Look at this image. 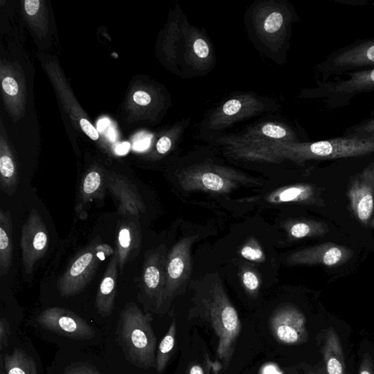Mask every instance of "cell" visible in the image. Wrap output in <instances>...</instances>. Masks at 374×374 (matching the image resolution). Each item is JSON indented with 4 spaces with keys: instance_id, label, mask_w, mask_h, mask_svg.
<instances>
[{
    "instance_id": "cell-1",
    "label": "cell",
    "mask_w": 374,
    "mask_h": 374,
    "mask_svg": "<svg viewBox=\"0 0 374 374\" xmlns=\"http://www.w3.org/2000/svg\"><path fill=\"white\" fill-rule=\"evenodd\" d=\"M192 303L189 320L206 323L212 330L218 340L216 358L222 368L227 370L233 358L241 331L236 309L220 282L212 283L203 291H196Z\"/></svg>"
},
{
    "instance_id": "cell-2",
    "label": "cell",
    "mask_w": 374,
    "mask_h": 374,
    "mask_svg": "<svg viewBox=\"0 0 374 374\" xmlns=\"http://www.w3.org/2000/svg\"><path fill=\"white\" fill-rule=\"evenodd\" d=\"M152 318L134 303L127 304L120 313L118 342L127 360L140 368L156 367V337Z\"/></svg>"
},
{
    "instance_id": "cell-3",
    "label": "cell",
    "mask_w": 374,
    "mask_h": 374,
    "mask_svg": "<svg viewBox=\"0 0 374 374\" xmlns=\"http://www.w3.org/2000/svg\"><path fill=\"white\" fill-rule=\"evenodd\" d=\"M318 86L308 94L320 99L329 110L347 106L355 96L374 92V69L349 72L326 81H318Z\"/></svg>"
},
{
    "instance_id": "cell-4",
    "label": "cell",
    "mask_w": 374,
    "mask_h": 374,
    "mask_svg": "<svg viewBox=\"0 0 374 374\" xmlns=\"http://www.w3.org/2000/svg\"><path fill=\"white\" fill-rule=\"evenodd\" d=\"M370 69H374V38L356 40L337 48L318 65L321 81Z\"/></svg>"
},
{
    "instance_id": "cell-5",
    "label": "cell",
    "mask_w": 374,
    "mask_h": 374,
    "mask_svg": "<svg viewBox=\"0 0 374 374\" xmlns=\"http://www.w3.org/2000/svg\"><path fill=\"white\" fill-rule=\"evenodd\" d=\"M112 253V249L101 243L92 244L72 260L57 282L58 291L68 298L81 293L90 284L101 261Z\"/></svg>"
},
{
    "instance_id": "cell-6",
    "label": "cell",
    "mask_w": 374,
    "mask_h": 374,
    "mask_svg": "<svg viewBox=\"0 0 374 374\" xmlns=\"http://www.w3.org/2000/svg\"><path fill=\"white\" fill-rule=\"evenodd\" d=\"M178 183L187 191L227 194L240 187L255 186L258 183L232 172L207 167L184 173L179 177Z\"/></svg>"
},
{
    "instance_id": "cell-7",
    "label": "cell",
    "mask_w": 374,
    "mask_h": 374,
    "mask_svg": "<svg viewBox=\"0 0 374 374\" xmlns=\"http://www.w3.org/2000/svg\"><path fill=\"white\" fill-rule=\"evenodd\" d=\"M196 239V237L183 238L174 245L167 256L163 313L168 309L172 301L189 278L191 273V249Z\"/></svg>"
},
{
    "instance_id": "cell-8",
    "label": "cell",
    "mask_w": 374,
    "mask_h": 374,
    "mask_svg": "<svg viewBox=\"0 0 374 374\" xmlns=\"http://www.w3.org/2000/svg\"><path fill=\"white\" fill-rule=\"evenodd\" d=\"M43 329L74 340H90L95 330L74 311L60 307L48 308L37 318Z\"/></svg>"
},
{
    "instance_id": "cell-9",
    "label": "cell",
    "mask_w": 374,
    "mask_h": 374,
    "mask_svg": "<svg viewBox=\"0 0 374 374\" xmlns=\"http://www.w3.org/2000/svg\"><path fill=\"white\" fill-rule=\"evenodd\" d=\"M50 236L39 211L32 209L22 227L21 248L24 272L31 275L36 263L46 254Z\"/></svg>"
},
{
    "instance_id": "cell-10",
    "label": "cell",
    "mask_w": 374,
    "mask_h": 374,
    "mask_svg": "<svg viewBox=\"0 0 374 374\" xmlns=\"http://www.w3.org/2000/svg\"><path fill=\"white\" fill-rule=\"evenodd\" d=\"M166 248L165 245L146 253L142 273V288L149 299L152 310L163 311L166 287Z\"/></svg>"
},
{
    "instance_id": "cell-11",
    "label": "cell",
    "mask_w": 374,
    "mask_h": 374,
    "mask_svg": "<svg viewBox=\"0 0 374 374\" xmlns=\"http://www.w3.org/2000/svg\"><path fill=\"white\" fill-rule=\"evenodd\" d=\"M269 326L274 339L283 345H300L308 340L305 316L292 305L275 310L270 318Z\"/></svg>"
},
{
    "instance_id": "cell-12",
    "label": "cell",
    "mask_w": 374,
    "mask_h": 374,
    "mask_svg": "<svg viewBox=\"0 0 374 374\" xmlns=\"http://www.w3.org/2000/svg\"><path fill=\"white\" fill-rule=\"evenodd\" d=\"M354 256L351 249L333 243H325L307 247L292 253L287 258L291 265L339 267L351 260Z\"/></svg>"
},
{
    "instance_id": "cell-13",
    "label": "cell",
    "mask_w": 374,
    "mask_h": 374,
    "mask_svg": "<svg viewBox=\"0 0 374 374\" xmlns=\"http://www.w3.org/2000/svg\"><path fill=\"white\" fill-rule=\"evenodd\" d=\"M107 187L117 202L118 213L124 218L138 217L146 212V206L136 186L128 180L120 177H110Z\"/></svg>"
},
{
    "instance_id": "cell-14",
    "label": "cell",
    "mask_w": 374,
    "mask_h": 374,
    "mask_svg": "<svg viewBox=\"0 0 374 374\" xmlns=\"http://www.w3.org/2000/svg\"><path fill=\"white\" fill-rule=\"evenodd\" d=\"M138 217L124 218L118 227L116 256L118 269L123 273L125 264L139 254L141 246V229Z\"/></svg>"
},
{
    "instance_id": "cell-15",
    "label": "cell",
    "mask_w": 374,
    "mask_h": 374,
    "mask_svg": "<svg viewBox=\"0 0 374 374\" xmlns=\"http://www.w3.org/2000/svg\"><path fill=\"white\" fill-rule=\"evenodd\" d=\"M348 197L356 218L369 225L374 210V187L358 174L352 179Z\"/></svg>"
},
{
    "instance_id": "cell-16",
    "label": "cell",
    "mask_w": 374,
    "mask_h": 374,
    "mask_svg": "<svg viewBox=\"0 0 374 374\" xmlns=\"http://www.w3.org/2000/svg\"><path fill=\"white\" fill-rule=\"evenodd\" d=\"M265 200L273 204L298 203L309 206H324L320 191L311 185L300 184L281 187L270 193Z\"/></svg>"
},
{
    "instance_id": "cell-17",
    "label": "cell",
    "mask_w": 374,
    "mask_h": 374,
    "mask_svg": "<svg viewBox=\"0 0 374 374\" xmlns=\"http://www.w3.org/2000/svg\"><path fill=\"white\" fill-rule=\"evenodd\" d=\"M118 262L114 255L104 273L95 300L96 311L103 318L110 317L114 311L117 294Z\"/></svg>"
},
{
    "instance_id": "cell-18",
    "label": "cell",
    "mask_w": 374,
    "mask_h": 374,
    "mask_svg": "<svg viewBox=\"0 0 374 374\" xmlns=\"http://www.w3.org/2000/svg\"><path fill=\"white\" fill-rule=\"evenodd\" d=\"M324 366L327 374H346L343 349L339 336L333 329L325 333L322 348Z\"/></svg>"
},
{
    "instance_id": "cell-19",
    "label": "cell",
    "mask_w": 374,
    "mask_h": 374,
    "mask_svg": "<svg viewBox=\"0 0 374 374\" xmlns=\"http://www.w3.org/2000/svg\"><path fill=\"white\" fill-rule=\"evenodd\" d=\"M13 220L10 211L0 210V276L6 275L14 254Z\"/></svg>"
},
{
    "instance_id": "cell-20",
    "label": "cell",
    "mask_w": 374,
    "mask_h": 374,
    "mask_svg": "<svg viewBox=\"0 0 374 374\" xmlns=\"http://www.w3.org/2000/svg\"><path fill=\"white\" fill-rule=\"evenodd\" d=\"M284 227L288 238L291 240L322 237L329 231L326 224L311 220H289Z\"/></svg>"
},
{
    "instance_id": "cell-21",
    "label": "cell",
    "mask_w": 374,
    "mask_h": 374,
    "mask_svg": "<svg viewBox=\"0 0 374 374\" xmlns=\"http://www.w3.org/2000/svg\"><path fill=\"white\" fill-rule=\"evenodd\" d=\"M105 185L107 182H105L103 175L98 171L93 170L84 176L80 187L77 211H81L89 202L103 198Z\"/></svg>"
},
{
    "instance_id": "cell-22",
    "label": "cell",
    "mask_w": 374,
    "mask_h": 374,
    "mask_svg": "<svg viewBox=\"0 0 374 374\" xmlns=\"http://www.w3.org/2000/svg\"><path fill=\"white\" fill-rule=\"evenodd\" d=\"M3 358L6 374H38L34 360L21 349H15Z\"/></svg>"
},
{
    "instance_id": "cell-23",
    "label": "cell",
    "mask_w": 374,
    "mask_h": 374,
    "mask_svg": "<svg viewBox=\"0 0 374 374\" xmlns=\"http://www.w3.org/2000/svg\"><path fill=\"white\" fill-rule=\"evenodd\" d=\"M176 322L174 320L167 332L161 341L156 356V369L158 373H163L170 360L176 344Z\"/></svg>"
},
{
    "instance_id": "cell-24",
    "label": "cell",
    "mask_w": 374,
    "mask_h": 374,
    "mask_svg": "<svg viewBox=\"0 0 374 374\" xmlns=\"http://www.w3.org/2000/svg\"><path fill=\"white\" fill-rule=\"evenodd\" d=\"M343 137L374 141V111L357 124L347 127Z\"/></svg>"
},
{
    "instance_id": "cell-25",
    "label": "cell",
    "mask_w": 374,
    "mask_h": 374,
    "mask_svg": "<svg viewBox=\"0 0 374 374\" xmlns=\"http://www.w3.org/2000/svg\"><path fill=\"white\" fill-rule=\"evenodd\" d=\"M240 255L243 258L255 262H263L265 260L264 251L256 238H250L241 247Z\"/></svg>"
},
{
    "instance_id": "cell-26",
    "label": "cell",
    "mask_w": 374,
    "mask_h": 374,
    "mask_svg": "<svg viewBox=\"0 0 374 374\" xmlns=\"http://www.w3.org/2000/svg\"><path fill=\"white\" fill-rule=\"evenodd\" d=\"M241 282L247 293L253 298H256L260 292L261 281L258 273L251 269L245 268L241 272Z\"/></svg>"
},
{
    "instance_id": "cell-27",
    "label": "cell",
    "mask_w": 374,
    "mask_h": 374,
    "mask_svg": "<svg viewBox=\"0 0 374 374\" xmlns=\"http://www.w3.org/2000/svg\"><path fill=\"white\" fill-rule=\"evenodd\" d=\"M284 22L283 15L279 12H273L264 21V28L268 33L278 32L282 27Z\"/></svg>"
},
{
    "instance_id": "cell-28",
    "label": "cell",
    "mask_w": 374,
    "mask_h": 374,
    "mask_svg": "<svg viewBox=\"0 0 374 374\" xmlns=\"http://www.w3.org/2000/svg\"><path fill=\"white\" fill-rule=\"evenodd\" d=\"M64 374H102L93 366L86 364H74L67 367Z\"/></svg>"
},
{
    "instance_id": "cell-29",
    "label": "cell",
    "mask_w": 374,
    "mask_h": 374,
    "mask_svg": "<svg viewBox=\"0 0 374 374\" xmlns=\"http://www.w3.org/2000/svg\"><path fill=\"white\" fill-rule=\"evenodd\" d=\"M262 134L273 138H284L287 136V131L282 127L269 124L262 127Z\"/></svg>"
},
{
    "instance_id": "cell-30",
    "label": "cell",
    "mask_w": 374,
    "mask_h": 374,
    "mask_svg": "<svg viewBox=\"0 0 374 374\" xmlns=\"http://www.w3.org/2000/svg\"><path fill=\"white\" fill-rule=\"evenodd\" d=\"M10 334L9 322L3 318L0 320V349L1 351H3L4 347L8 345Z\"/></svg>"
},
{
    "instance_id": "cell-31",
    "label": "cell",
    "mask_w": 374,
    "mask_h": 374,
    "mask_svg": "<svg viewBox=\"0 0 374 374\" xmlns=\"http://www.w3.org/2000/svg\"><path fill=\"white\" fill-rule=\"evenodd\" d=\"M359 374H374V363L371 355L365 353L361 359Z\"/></svg>"
},
{
    "instance_id": "cell-32",
    "label": "cell",
    "mask_w": 374,
    "mask_h": 374,
    "mask_svg": "<svg viewBox=\"0 0 374 374\" xmlns=\"http://www.w3.org/2000/svg\"><path fill=\"white\" fill-rule=\"evenodd\" d=\"M3 89L10 96H15L19 92V85L17 81L12 77H6L3 81Z\"/></svg>"
},
{
    "instance_id": "cell-33",
    "label": "cell",
    "mask_w": 374,
    "mask_h": 374,
    "mask_svg": "<svg viewBox=\"0 0 374 374\" xmlns=\"http://www.w3.org/2000/svg\"><path fill=\"white\" fill-rule=\"evenodd\" d=\"M80 125L84 132L92 140L96 141L99 138L98 131L95 129L92 125L86 118H81Z\"/></svg>"
},
{
    "instance_id": "cell-34",
    "label": "cell",
    "mask_w": 374,
    "mask_h": 374,
    "mask_svg": "<svg viewBox=\"0 0 374 374\" xmlns=\"http://www.w3.org/2000/svg\"><path fill=\"white\" fill-rule=\"evenodd\" d=\"M196 54L201 58H207L209 54V48L206 42L202 39H198L193 45Z\"/></svg>"
},
{
    "instance_id": "cell-35",
    "label": "cell",
    "mask_w": 374,
    "mask_h": 374,
    "mask_svg": "<svg viewBox=\"0 0 374 374\" xmlns=\"http://www.w3.org/2000/svg\"><path fill=\"white\" fill-rule=\"evenodd\" d=\"M241 103L238 100H231L227 101L223 107V112L227 116H233L238 114L241 110Z\"/></svg>"
},
{
    "instance_id": "cell-36",
    "label": "cell",
    "mask_w": 374,
    "mask_h": 374,
    "mask_svg": "<svg viewBox=\"0 0 374 374\" xmlns=\"http://www.w3.org/2000/svg\"><path fill=\"white\" fill-rule=\"evenodd\" d=\"M41 1L39 0H26L24 2L27 14L30 16H34L38 13L40 8Z\"/></svg>"
},
{
    "instance_id": "cell-37",
    "label": "cell",
    "mask_w": 374,
    "mask_h": 374,
    "mask_svg": "<svg viewBox=\"0 0 374 374\" xmlns=\"http://www.w3.org/2000/svg\"><path fill=\"white\" fill-rule=\"evenodd\" d=\"M172 146V143L170 138L164 136L162 137L159 141L158 144H156V149L161 154H166L171 149Z\"/></svg>"
},
{
    "instance_id": "cell-38",
    "label": "cell",
    "mask_w": 374,
    "mask_h": 374,
    "mask_svg": "<svg viewBox=\"0 0 374 374\" xmlns=\"http://www.w3.org/2000/svg\"><path fill=\"white\" fill-rule=\"evenodd\" d=\"M134 100L140 105H148L152 101L150 95L143 91L136 92L134 94Z\"/></svg>"
},
{
    "instance_id": "cell-39",
    "label": "cell",
    "mask_w": 374,
    "mask_h": 374,
    "mask_svg": "<svg viewBox=\"0 0 374 374\" xmlns=\"http://www.w3.org/2000/svg\"><path fill=\"white\" fill-rule=\"evenodd\" d=\"M360 176L374 187V162L366 167Z\"/></svg>"
},
{
    "instance_id": "cell-40",
    "label": "cell",
    "mask_w": 374,
    "mask_h": 374,
    "mask_svg": "<svg viewBox=\"0 0 374 374\" xmlns=\"http://www.w3.org/2000/svg\"><path fill=\"white\" fill-rule=\"evenodd\" d=\"M186 374H207L206 369L200 364L191 363L189 364Z\"/></svg>"
},
{
    "instance_id": "cell-41",
    "label": "cell",
    "mask_w": 374,
    "mask_h": 374,
    "mask_svg": "<svg viewBox=\"0 0 374 374\" xmlns=\"http://www.w3.org/2000/svg\"><path fill=\"white\" fill-rule=\"evenodd\" d=\"M304 374H327V373L324 365H322L305 368Z\"/></svg>"
},
{
    "instance_id": "cell-42",
    "label": "cell",
    "mask_w": 374,
    "mask_h": 374,
    "mask_svg": "<svg viewBox=\"0 0 374 374\" xmlns=\"http://www.w3.org/2000/svg\"><path fill=\"white\" fill-rule=\"evenodd\" d=\"M149 145V139H143L137 141L134 144V149L138 151L144 150L148 148Z\"/></svg>"
},
{
    "instance_id": "cell-43",
    "label": "cell",
    "mask_w": 374,
    "mask_h": 374,
    "mask_svg": "<svg viewBox=\"0 0 374 374\" xmlns=\"http://www.w3.org/2000/svg\"><path fill=\"white\" fill-rule=\"evenodd\" d=\"M130 145L128 143H123L118 145L117 147L116 148V152L118 154H126L129 149Z\"/></svg>"
},
{
    "instance_id": "cell-44",
    "label": "cell",
    "mask_w": 374,
    "mask_h": 374,
    "mask_svg": "<svg viewBox=\"0 0 374 374\" xmlns=\"http://www.w3.org/2000/svg\"><path fill=\"white\" fill-rule=\"evenodd\" d=\"M110 120L107 118H103L98 124V127L100 131H103L108 125H110Z\"/></svg>"
},
{
    "instance_id": "cell-45",
    "label": "cell",
    "mask_w": 374,
    "mask_h": 374,
    "mask_svg": "<svg viewBox=\"0 0 374 374\" xmlns=\"http://www.w3.org/2000/svg\"><path fill=\"white\" fill-rule=\"evenodd\" d=\"M0 374H6L3 364V355H1V360H0Z\"/></svg>"
},
{
    "instance_id": "cell-46",
    "label": "cell",
    "mask_w": 374,
    "mask_h": 374,
    "mask_svg": "<svg viewBox=\"0 0 374 374\" xmlns=\"http://www.w3.org/2000/svg\"><path fill=\"white\" fill-rule=\"evenodd\" d=\"M108 136L112 140L114 141L116 138V134L115 131L113 128H112L110 132H108Z\"/></svg>"
},
{
    "instance_id": "cell-47",
    "label": "cell",
    "mask_w": 374,
    "mask_h": 374,
    "mask_svg": "<svg viewBox=\"0 0 374 374\" xmlns=\"http://www.w3.org/2000/svg\"><path fill=\"white\" fill-rule=\"evenodd\" d=\"M369 225H370L371 227H374V217H373V219H371Z\"/></svg>"
},
{
    "instance_id": "cell-48",
    "label": "cell",
    "mask_w": 374,
    "mask_h": 374,
    "mask_svg": "<svg viewBox=\"0 0 374 374\" xmlns=\"http://www.w3.org/2000/svg\"><path fill=\"white\" fill-rule=\"evenodd\" d=\"M179 374H180V373H179Z\"/></svg>"
}]
</instances>
